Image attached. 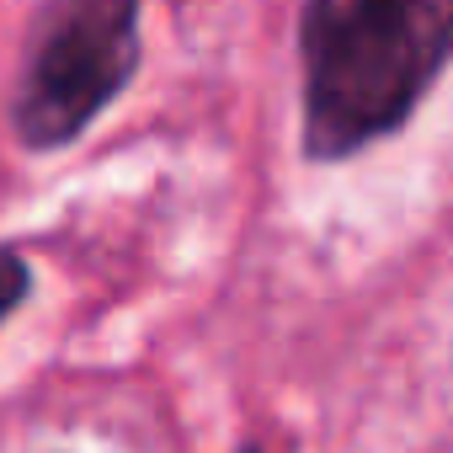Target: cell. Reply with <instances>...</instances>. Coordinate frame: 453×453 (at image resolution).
Wrapping results in <instances>:
<instances>
[{
    "mask_svg": "<svg viewBox=\"0 0 453 453\" xmlns=\"http://www.w3.org/2000/svg\"><path fill=\"white\" fill-rule=\"evenodd\" d=\"M241 453H262V448H257V442H246V448H241Z\"/></svg>",
    "mask_w": 453,
    "mask_h": 453,
    "instance_id": "obj_4",
    "label": "cell"
},
{
    "mask_svg": "<svg viewBox=\"0 0 453 453\" xmlns=\"http://www.w3.org/2000/svg\"><path fill=\"white\" fill-rule=\"evenodd\" d=\"M27 294H33V267H27V257H22V251H0V326L22 310Z\"/></svg>",
    "mask_w": 453,
    "mask_h": 453,
    "instance_id": "obj_3",
    "label": "cell"
},
{
    "mask_svg": "<svg viewBox=\"0 0 453 453\" xmlns=\"http://www.w3.org/2000/svg\"><path fill=\"white\" fill-rule=\"evenodd\" d=\"M304 155L389 139L453 65V0H304Z\"/></svg>",
    "mask_w": 453,
    "mask_h": 453,
    "instance_id": "obj_1",
    "label": "cell"
},
{
    "mask_svg": "<svg viewBox=\"0 0 453 453\" xmlns=\"http://www.w3.org/2000/svg\"><path fill=\"white\" fill-rule=\"evenodd\" d=\"M139 70V0H49L27 33L12 128L27 150L75 144Z\"/></svg>",
    "mask_w": 453,
    "mask_h": 453,
    "instance_id": "obj_2",
    "label": "cell"
}]
</instances>
